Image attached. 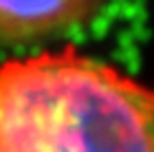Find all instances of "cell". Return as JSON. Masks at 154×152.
<instances>
[{"instance_id": "1", "label": "cell", "mask_w": 154, "mask_h": 152, "mask_svg": "<svg viewBox=\"0 0 154 152\" xmlns=\"http://www.w3.org/2000/svg\"><path fill=\"white\" fill-rule=\"evenodd\" d=\"M0 152H154V88L75 44L9 57Z\"/></svg>"}, {"instance_id": "2", "label": "cell", "mask_w": 154, "mask_h": 152, "mask_svg": "<svg viewBox=\"0 0 154 152\" xmlns=\"http://www.w3.org/2000/svg\"><path fill=\"white\" fill-rule=\"evenodd\" d=\"M106 0H0V46H29L101 20Z\"/></svg>"}]
</instances>
